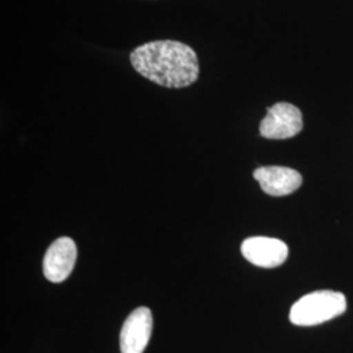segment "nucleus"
I'll use <instances>...</instances> for the list:
<instances>
[{"mask_svg": "<svg viewBox=\"0 0 353 353\" xmlns=\"http://www.w3.org/2000/svg\"><path fill=\"white\" fill-rule=\"evenodd\" d=\"M130 61L140 75L166 88L189 87L199 76L196 52L179 41L147 42L131 51Z\"/></svg>", "mask_w": 353, "mask_h": 353, "instance_id": "f257e3e1", "label": "nucleus"}, {"mask_svg": "<svg viewBox=\"0 0 353 353\" xmlns=\"http://www.w3.org/2000/svg\"><path fill=\"white\" fill-rule=\"evenodd\" d=\"M347 310L344 294L335 290H316L305 294L292 306L290 322L296 326H316L341 316Z\"/></svg>", "mask_w": 353, "mask_h": 353, "instance_id": "f03ea898", "label": "nucleus"}, {"mask_svg": "<svg viewBox=\"0 0 353 353\" xmlns=\"http://www.w3.org/2000/svg\"><path fill=\"white\" fill-rule=\"evenodd\" d=\"M303 114L288 102H278L267 110L259 132L267 139H290L303 130Z\"/></svg>", "mask_w": 353, "mask_h": 353, "instance_id": "7ed1b4c3", "label": "nucleus"}, {"mask_svg": "<svg viewBox=\"0 0 353 353\" xmlns=\"http://www.w3.org/2000/svg\"><path fill=\"white\" fill-rule=\"evenodd\" d=\"M153 318L152 312L140 306L127 316L119 335L121 353H143L151 339Z\"/></svg>", "mask_w": 353, "mask_h": 353, "instance_id": "20e7f679", "label": "nucleus"}, {"mask_svg": "<svg viewBox=\"0 0 353 353\" xmlns=\"http://www.w3.org/2000/svg\"><path fill=\"white\" fill-rule=\"evenodd\" d=\"M241 252L252 265L263 268H275L288 258L285 242L271 237H250L242 242Z\"/></svg>", "mask_w": 353, "mask_h": 353, "instance_id": "39448f33", "label": "nucleus"}, {"mask_svg": "<svg viewBox=\"0 0 353 353\" xmlns=\"http://www.w3.org/2000/svg\"><path fill=\"white\" fill-rule=\"evenodd\" d=\"M77 258L75 242L61 237L51 243L43 258V275L51 283H62L74 270Z\"/></svg>", "mask_w": 353, "mask_h": 353, "instance_id": "423d86ee", "label": "nucleus"}, {"mask_svg": "<svg viewBox=\"0 0 353 353\" xmlns=\"http://www.w3.org/2000/svg\"><path fill=\"white\" fill-rule=\"evenodd\" d=\"M254 178L259 182L265 194L271 196H285L303 185L301 174L285 166H262L254 172Z\"/></svg>", "mask_w": 353, "mask_h": 353, "instance_id": "0eeeda50", "label": "nucleus"}]
</instances>
